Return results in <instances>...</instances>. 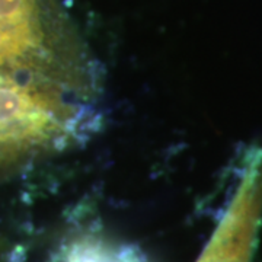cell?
I'll list each match as a JSON object with an SVG mask.
<instances>
[{
    "label": "cell",
    "mask_w": 262,
    "mask_h": 262,
    "mask_svg": "<svg viewBox=\"0 0 262 262\" xmlns=\"http://www.w3.org/2000/svg\"><path fill=\"white\" fill-rule=\"evenodd\" d=\"M61 127V102L48 91L0 82V159L48 141Z\"/></svg>",
    "instance_id": "obj_1"
},
{
    "label": "cell",
    "mask_w": 262,
    "mask_h": 262,
    "mask_svg": "<svg viewBox=\"0 0 262 262\" xmlns=\"http://www.w3.org/2000/svg\"><path fill=\"white\" fill-rule=\"evenodd\" d=\"M262 213V150L246 160L241 184L198 262H249Z\"/></svg>",
    "instance_id": "obj_2"
}]
</instances>
